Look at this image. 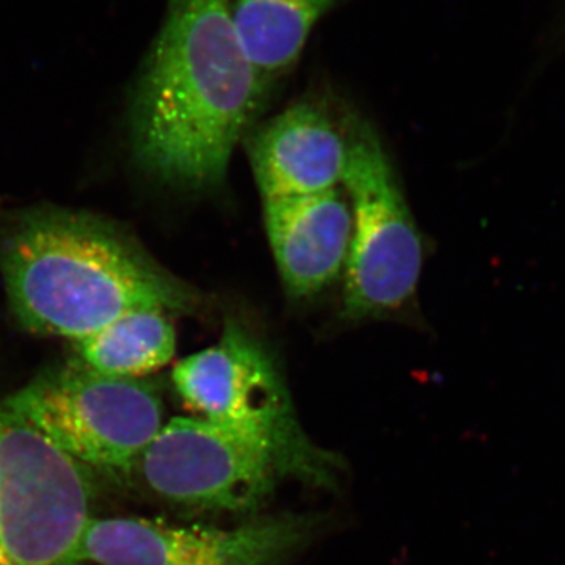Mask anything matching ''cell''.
Segmentation results:
<instances>
[{
  "mask_svg": "<svg viewBox=\"0 0 565 565\" xmlns=\"http://www.w3.org/2000/svg\"><path fill=\"white\" fill-rule=\"evenodd\" d=\"M267 87L226 0H169L134 92L137 161L174 188H218Z\"/></svg>",
  "mask_w": 565,
  "mask_h": 565,
  "instance_id": "cell-1",
  "label": "cell"
},
{
  "mask_svg": "<svg viewBox=\"0 0 565 565\" xmlns=\"http://www.w3.org/2000/svg\"><path fill=\"white\" fill-rule=\"evenodd\" d=\"M11 310L29 332L79 341L137 310L191 315L202 296L134 237L81 212H28L0 239Z\"/></svg>",
  "mask_w": 565,
  "mask_h": 565,
  "instance_id": "cell-2",
  "label": "cell"
},
{
  "mask_svg": "<svg viewBox=\"0 0 565 565\" xmlns=\"http://www.w3.org/2000/svg\"><path fill=\"white\" fill-rule=\"evenodd\" d=\"M172 381L196 418L263 446L285 476L332 482L337 463L303 433L273 356L239 322L228 319L218 343L178 362Z\"/></svg>",
  "mask_w": 565,
  "mask_h": 565,
  "instance_id": "cell-3",
  "label": "cell"
},
{
  "mask_svg": "<svg viewBox=\"0 0 565 565\" xmlns=\"http://www.w3.org/2000/svg\"><path fill=\"white\" fill-rule=\"evenodd\" d=\"M343 188L352 211L343 315L366 319L411 302L423 269V244L411 207L377 134L359 115L344 120Z\"/></svg>",
  "mask_w": 565,
  "mask_h": 565,
  "instance_id": "cell-4",
  "label": "cell"
},
{
  "mask_svg": "<svg viewBox=\"0 0 565 565\" xmlns=\"http://www.w3.org/2000/svg\"><path fill=\"white\" fill-rule=\"evenodd\" d=\"M76 462L129 470L161 430L162 403L140 379L95 373L85 364L36 379L2 404Z\"/></svg>",
  "mask_w": 565,
  "mask_h": 565,
  "instance_id": "cell-5",
  "label": "cell"
},
{
  "mask_svg": "<svg viewBox=\"0 0 565 565\" xmlns=\"http://www.w3.org/2000/svg\"><path fill=\"white\" fill-rule=\"evenodd\" d=\"M90 489L76 462L0 407V565H77Z\"/></svg>",
  "mask_w": 565,
  "mask_h": 565,
  "instance_id": "cell-6",
  "label": "cell"
},
{
  "mask_svg": "<svg viewBox=\"0 0 565 565\" xmlns=\"http://www.w3.org/2000/svg\"><path fill=\"white\" fill-rule=\"evenodd\" d=\"M137 465L163 500L204 511L250 509L285 476L263 446L196 416L163 424Z\"/></svg>",
  "mask_w": 565,
  "mask_h": 565,
  "instance_id": "cell-7",
  "label": "cell"
},
{
  "mask_svg": "<svg viewBox=\"0 0 565 565\" xmlns=\"http://www.w3.org/2000/svg\"><path fill=\"white\" fill-rule=\"evenodd\" d=\"M299 519L234 527H184L145 519L90 520L79 563L98 565H277L302 542Z\"/></svg>",
  "mask_w": 565,
  "mask_h": 565,
  "instance_id": "cell-8",
  "label": "cell"
},
{
  "mask_svg": "<svg viewBox=\"0 0 565 565\" xmlns=\"http://www.w3.org/2000/svg\"><path fill=\"white\" fill-rule=\"evenodd\" d=\"M248 156L263 200L333 191L348 159L344 122L319 104L296 103L252 137Z\"/></svg>",
  "mask_w": 565,
  "mask_h": 565,
  "instance_id": "cell-9",
  "label": "cell"
},
{
  "mask_svg": "<svg viewBox=\"0 0 565 565\" xmlns=\"http://www.w3.org/2000/svg\"><path fill=\"white\" fill-rule=\"evenodd\" d=\"M264 222L289 296H313L345 269L352 211L340 188L315 195L264 200Z\"/></svg>",
  "mask_w": 565,
  "mask_h": 565,
  "instance_id": "cell-10",
  "label": "cell"
},
{
  "mask_svg": "<svg viewBox=\"0 0 565 565\" xmlns=\"http://www.w3.org/2000/svg\"><path fill=\"white\" fill-rule=\"evenodd\" d=\"M337 0H226L237 36L264 81L288 73Z\"/></svg>",
  "mask_w": 565,
  "mask_h": 565,
  "instance_id": "cell-11",
  "label": "cell"
},
{
  "mask_svg": "<svg viewBox=\"0 0 565 565\" xmlns=\"http://www.w3.org/2000/svg\"><path fill=\"white\" fill-rule=\"evenodd\" d=\"M81 363L95 373L140 379L172 362L177 333L170 313L151 308L115 319L102 330L76 341Z\"/></svg>",
  "mask_w": 565,
  "mask_h": 565,
  "instance_id": "cell-12",
  "label": "cell"
}]
</instances>
